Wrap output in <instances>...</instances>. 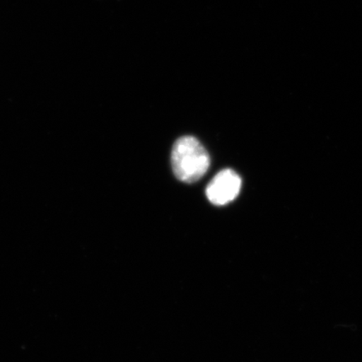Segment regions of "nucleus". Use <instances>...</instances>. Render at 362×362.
I'll list each match as a JSON object with an SVG mask.
<instances>
[{
  "mask_svg": "<svg viewBox=\"0 0 362 362\" xmlns=\"http://www.w3.org/2000/svg\"><path fill=\"white\" fill-rule=\"evenodd\" d=\"M210 156L199 140L184 136L176 140L171 152V165L176 178L194 183L203 177L210 167Z\"/></svg>",
  "mask_w": 362,
  "mask_h": 362,
  "instance_id": "1",
  "label": "nucleus"
},
{
  "mask_svg": "<svg viewBox=\"0 0 362 362\" xmlns=\"http://www.w3.org/2000/svg\"><path fill=\"white\" fill-rule=\"evenodd\" d=\"M242 187V180L233 170L219 172L207 185L206 194L214 205L224 206L235 200Z\"/></svg>",
  "mask_w": 362,
  "mask_h": 362,
  "instance_id": "2",
  "label": "nucleus"
}]
</instances>
